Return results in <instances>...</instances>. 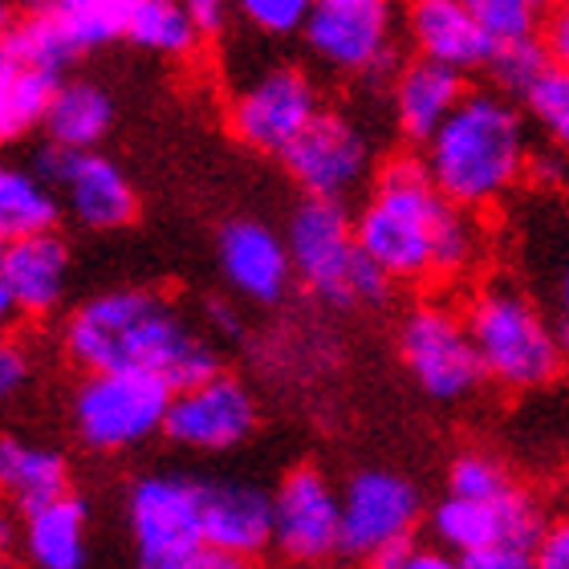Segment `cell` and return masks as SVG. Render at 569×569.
<instances>
[{"label": "cell", "instance_id": "obj_1", "mask_svg": "<svg viewBox=\"0 0 569 569\" xmlns=\"http://www.w3.org/2000/svg\"><path fill=\"white\" fill-rule=\"evenodd\" d=\"M358 244L395 277H460L480 257V228L468 208L436 188L423 159H391L355 216Z\"/></svg>", "mask_w": 569, "mask_h": 569}, {"label": "cell", "instance_id": "obj_2", "mask_svg": "<svg viewBox=\"0 0 569 569\" xmlns=\"http://www.w3.org/2000/svg\"><path fill=\"white\" fill-rule=\"evenodd\" d=\"M66 355L82 370H151L176 391L220 375V358L163 293L110 289L66 321Z\"/></svg>", "mask_w": 569, "mask_h": 569}, {"label": "cell", "instance_id": "obj_3", "mask_svg": "<svg viewBox=\"0 0 569 569\" xmlns=\"http://www.w3.org/2000/svg\"><path fill=\"white\" fill-rule=\"evenodd\" d=\"M423 163L451 203L480 212L509 196L529 167L525 114L505 90H468L427 139Z\"/></svg>", "mask_w": 569, "mask_h": 569}, {"label": "cell", "instance_id": "obj_4", "mask_svg": "<svg viewBox=\"0 0 569 569\" xmlns=\"http://www.w3.org/2000/svg\"><path fill=\"white\" fill-rule=\"evenodd\" d=\"M284 240H289L293 273L326 306H382L391 297L395 277L358 244L355 220L342 200L306 196V203H297Z\"/></svg>", "mask_w": 569, "mask_h": 569}, {"label": "cell", "instance_id": "obj_5", "mask_svg": "<svg viewBox=\"0 0 569 569\" xmlns=\"http://www.w3.org/2000/svg\"><path fill=\"white\" fill-rule=\"evenodd\" d=\"M468 330L485 375L505 391H541L566 370L558 326L505 281L476 293L468 306Z\"/></svg>", "mask_w": 569, "mask_h": 569}, {"label": "cell", "instance_id": "obj_6", "mask_svg": "<svg viewBox=\"0 0 569 569\" xmlns=\"http://www.w3.org/2000/svg\"><path fill=\"white\" fill-rule=\"evenodd\" d=\"M546 517L533 497L512 488L505 497L472 500L448 497L431 512V537L460 558L463 569H529L537 566V546L546 537Z\"/></svg>", "mask_w": 569, "mask_h": 569}, {"label": "cell", "instance_id": "obj_7", "mask_svg": "<svg viewBox=\"0 0 569 569\" xmlns=\"http://www.w3.org/2000/svg\"><path fill=\"white\" fill-rule=\"evenodd\" d=\"M176 387L151 370H86L73 391V427L90 451H127L167 427Z\"/></svg>", "mask_w": 569, "mask_h": 569}, {"label": "cell", "instance_id": "obj_8", "mask_svg": "<svg viewBox=\"0 0 569 569\" xmlns=\"http://www.w3.org/2000/svg\"><path fill=\"white\" fill-rule=\"evenodd\" d=\"M134 558L147 569H191L203 537V480L154 472L134 480L127 492Z\"/></svg>", "mask_w": 569, "mask_h": 569}, {"label": "cell", "instance_id": "obj_9", "mask_svg": "<svg viewBox=\"0 0 569 569\" xmlns=\"http://www.w3.org/2000/svg\"><path fill=\"white\" fill-rule=\"evenodd\" d=\"M399 355L419 391L436 403H460L488 379L468 318L443 306H416L399 326Z\"/></svg>", "mask_w": 569, "mask_h": 569}, {"label": "cell", "instance_id": "obj_10", "mask_svg": "<svg viewBox=\"0 0 569 569\" xmlns=\"http://www.w3.org/2000/svg\"><path fill=\"white\" fill-rule=\"evenodd\" d=\"M321 114L318 86L297 66H273L252 78L228 107V127L244 147L261 154H284L293 139Z\"/></svg>", "mask_w": 569, "mask_h": 569}, {"label": "cell", "instance_id": "obj_11", "mask_svg": "<svg viewBox=\"0 0 569 569\" xmlns=\"http://www.w3.org/2000/svg\"><path fill=\"white\" fill-rule=\"evenodd\" d=\"M281 159H284V167H289L293 183L306 191V196H318V200H346V196H355L370 179L375 151H370L367 131H362L355 119L333 114V110H321L318 119L297 134L293 147H289Z\"/></svg>", "mask_w": 569, "mask_h": 569}, {"label": "cell", "instance_id": "obj_12", "mask_svg": "<svg viewBox=\"0 0 569 569\" xmlns=\"http://www.w3.org/2000/svg\"><path fill=\"white\" fill-rule=\"evenodd\" d=\"M423 505L411 480L382 468L358 472L342 488V553L358 561H375L391 546L416 537Z\"/></svg>", "mask_w": 569, "mask_h": 569}, {"label": "cell", "instance_id": "obj_13", "mask_svg": "<svg viewBox=\"0 0 569 569\" xmlns=\"http://www.w3.org/2000/svg\"><path fill=\"white\" fill-rule=\"evenodd\" d=\"M273 549L318 566L342 553V492L318 468H293L273 492Z\"/></svg>", "mask_w": 569, "mask_h": 569}, {"label": "cell", "instance_id": "obj_14", "mask_svg": "<svg viewBox=\"0 0 569 569\" xmlns=\"http://www.w3.org/2000/svg\"><path fill=\"white\" fill-rule=\"evenodd\" d=\"M301 33L309 53L338 73H379L391 66L387 0H318Z\"/></svg>", "mask_w": 569, "mask_h": 569}, {"label": "cell", "instance_id": "obj_15", "mask_svg": "<svg viewBox=\"0 0 569 569\" xmlns=\"http://www.w3.org/2000/svg\"><path fill=\"white\" fill-rule=\"evenodd\" d=\"M252 427H257V399L249 395V387L228 375H212L196 387L176 391L163 436L191 451H228L244 443Z\"/></svg>", "mask_w": 569, "mask_h": 569}, {"label": "cell", "instance_id": "obj_16", "mask_svg": "<svg viewBox=\"0 0 569 569\" xmlns=\"http://www.w3.org/2000/svg\"><path fill=\"white\" fill-rule=\"evenodd\" d=\"M216 257H220L224 281L257 306H277L289 293V281L297 277L289 240H281L261 220H232L220 228Z\"/></svg>", "mask_w": 569, "mask_h": 569}, {"label": "cell", "instance_id": "obj_17", "mask_svg": "<svg viewBox=\"0 0 569 569\" xmlns=\"http://www.w3.org/2000/svg\"><path fill=\"white\" fill-rule=\"evenodd\" d=\"M203 537L240 561L261 558L273 546V497L240 480L203 485Z\"/></svg>", "mask_w": 569, "mask_h": 569}, {"label": "cell", "instance_id": "obj_18", "mask_svg": "<svg viewBox=\"0 0 569 569\" xmlns=\"http://www.w3.org/2000/svg\"><path fill=\"white\" fill-rule=\"evenodd\" d=\"M407 33L423 58H436L456 70H488L492 61V33L476 21L463 0H411L407 4Z\"/></svg>", "mask_w": 569, "mask_h": 569}, {"label": "cell", "instance_id": "obj_19", "mask_svg": "<svg viewBox=\"0 0 569 569\" xmlns=\"http://www.w3.org/2000/svg\"><path fill=\"white\" fill-rule=\"evenodd\" d=\"M0 273L9 281L21 313L41 318V313H53L61 306V297H66V284H70V249H66V240L53 228L21 240H4V249H0Z\"/></svg>", "mask_w": 569, "mask_h": 569}, {"label": "cell", "instance_id": "obj_20", "mask_svg": "<svg viewBox=\"0 0 569 569\" xmlns=\"http://www.w3.org/2000/svg\"><path fill=\"white\" fill-rule=\"evenodd\" d=\"M463 94H468L463 70L423 58V53L416 61H407L395 78V122H399L403 139L427 142L443 127L451 110L460 107Z\"/></svg>", "mask_w": 569, "mask_h": 569}, {"label": "cell", "instance_id": "obj_21", "mask_svg": "<svg viewBox=\"0 0 569 569\" xmlns=\"http://www.w3.org/2000/svg\"><path fill=\"white\" fill-rule=\"evenodd\" d=\"M61 191H66L70 216L90 232H114L139 216V196H134L127 171L98 151H82L70 183Z\"/></svg>", "mask_w": 569, "mask_h": 569}, {"label": "cell", "instance_id": "obj_22", "mask_svg": "<svg viewBox=\"0 0 569 569\" xmlns=\"http://www.w3.org/2000/svg\"><path fill=\"white\" fill-rule=\"evenodd\" d=\"M61 82V70L0 41V142H17L33 127H46L49 102Z\"/></svg>", "mask_w": 569, "mask_h": 569}, {"label": "cell", "instance_id": "obj_23", "mask_svg": "<svg viewBox=\"0 0 569 569\" xmlns=\"http://www.w3.org/2000/svg\"><path fill=\"white\" fill-rule=\"evenodd\" d=\"M66 492H70V463L61 451L0 436V500L9 509L24 517Z\"/></svg>", "mask_w": 569, "mask_h": 569}, {"label": "cell", "instance_id": "obj_24", "mask_svg": "<svg viewBox=\"0 0 569 569\" xmlns=\"http://www.w3.org/2000/svg\"><path fill=\"white\" fill-rule=\"evenodd\" d=\"M21 546L41 569L86 566V505L78 497H58L21 517Z\"/></svg>", "mask_w": 569, "mask_h": 569}, {"label": "cell", "instance_id": "obj_25", "mask_svg": "<svg viewBox=\"0 0 569 569\" xmlns=\"http://www.w3.org/2000/svg\"><path fill=\"white\" fill-rule=\"evenodd\" d=\"M114 127V102L102 86L94 82H61L46 114L49 139L78 147V151H94Z\"/></svg>", "mask_w": 569, "mask_h": 569}, {"label": "cell", "instance_id": "obj_26", "mask_svg": "<svg viewBox=\"0 0 569 569\" xmlns=\"http://www.w3.org/2000/svg\"><path fill=\"white\" fill-rule=\"evenodd\" d=\"M58 191L33 167L0 163V240H21L58 228Z\"/></svg>", "mask_w": 569, "mask_h": 569}, {"label": "cell", "instance_id": "obj_27", "mask_svg": "<svg viewBox=\"0 0 569 569\" xmlns=\"http://www.w3.org/2000/svg\"><path fill=\"white\" fill-rule=\"evenodd\" d=\"M122 37L159 58H191L203 33L183 0H134Z\"/></svg>", "mask_w": 569, "mask_h": 569}, {"label": "cell", "instance_id": "obj_28", "mask_svg": "<svg viewBox=\"0 0 569 569\" xmlns=\"http://www.w3.org/2000/svg\"><path fill=\"white\" fill-rule=\"evenodd\" d=\"M24 4L29 12L58 17L82 53L127 33V17L134 9V0H24Z\"/></svg>", "mask_w": 569, "mask_h": 569}, {"label": "cell", "instance_id": "obj_29", "mask_svg": "<svg viewBox=\"0 0 569 569\" xmlns=\"http://www.w3.org/2000/svg\"><path fill=\"white\" fill-rule=\"evenodd\" d=\"M525 114L541 127L553 147L569 151V70L566 66H549L525 94Z\"/></svg>", "mask_w": 569, "mask_h": 569}, {"label": "cell", "instance_id": "obj_30", "mask_svg": "<svg viewBox=\"0 0 569 569\" xmlns=\"http://www.w3.org/2000/svg\"><path fill=\"white\" fill-rule=\"evenodd\" d=\"M549 66H553V61H549L546 41H537V37H521V41H500V46L492 49L488 73H492L497 90L525 98L529 94V86H533Z\"/></svg>", "mask_w": 569, "mask_h": 569}, {"label": "cell", "instance_id": "obj_31", "mask_svg": "<svg viewBox=\"0 0 569 569\" xmlns=\"http://www.w3.org/2000/svg\"><path fill=\"white\" fill-rule=\"evenodd\" d=\"M476 12V21L485 24L492 41H521V37H537L541 21H546L549 0H463Z\"/></svg>", "mask_w": 569, "mask_h": 569}, {"label": "cell", "instance_id": "obj_32", "mask_svg": "<svg viewBox=\"0 0 569 569\" xmlns=\"http://www.w3.org/2000/svg\"><path fill=\"white\" fill-rule=\"evenodd\" d=\"M512 476L509 468L497 460V456H485V451H463L451 460L448 472V492L456 497H472V500H492L512 492Z\"/></svg>", "mask_w": 569, "mask_h": 569}, {"label": "cell", "instance_id": "obj_33", "mask_svg": "<svg viewBox=\"0 0 569 569\" xmlns=\"http://www.w3.org/2000/svg\"><path fill=\"white\" fill-rule=\"evenodd\" d=\"M240 9V17L249 24H257L261 33L269 37H289V33H301V24H306L309 9L318 4V0H232Z\"/></svg>", "mask_w": 569, "mask_h": 569}, {"label": "cell", "instance_id": "obj_34", "mask_svg": "<svg viewBox=\"0 0 569 569\" xmlns=\"http://www.w3.org/2000/svg\"><path fill=\"white\" fill-rule=\"evenodd\" d=\"M370 566H379V569H451L456 561H451V553L439 546V541L436 546H419L416 537H407V541L391 546L387 553H379Z\"/></svg>", "mask_w": 569, "mask_h": 569}, {"label": "cell", "instance_id": "obj_35", "mask_svg": "<svg viewBox=\"0 0 569 569\" xmlns=\"http://www.w3.org/2000/svg\"><path fill=\"white\" fill-rule=\"evenodd\" d=\"M78 159H82V151H78V147H66V142L49 139V142H41V147L33 151V171L46 179L53 191H61L66 183H70Z\"/></svg>", "mask_w": 569, "mask_h": 569}, {"label": "cell", "instance_id": "obj_36", "mask_svg": "<svg viewBox=\"0 0 569 569\" xmlns=\"http://www.w3.org/2000/svg\"><path fill=\"white\" fill-rule=\"evenodd\" d=\"M525 176L533 179L537 188H566L569 151H561V147H553V142H549L546 151H529V167H525Z\"/></svg>", "mask_w": 569, "mask_h": 569}, {"label": "cell", "instance_id": "obj_37", "mask_svg": "<svg viewBox=\"0 0 569 569\" xmlns=\"http://www.w3.org/2000/svg\"><path fill=\"white\" fill-rule=\"evenodd\" d=\"M24 379H29V358H24V350L17 342L0 338V403L21 391Z\"/></svg>", "mask_w": 569, "mask_h": 569}, {"label": "cell", "instance_id": "obj_38", "mask_svg": "<svg viewBox=\"0 0 569 569\" xmlns=\"http://www.w3.org/2000/svg\"><path fill=\"white\" fill-rule=\"evenodd\" d=\"M537 566L569 569V517L546 525V537H541V546H537Z\"/></svg>", "mask_w": 569, "mask_h": 569}, {"label": "cell", "instance_id": "obj_39", "mask_svg": "<svg viewBox=\"0 0 569 569\" xmlns=\"http://www.w3.org/2000/svg\"><path fill=\"white\" fill-rule=\"evenodd\" d=\"M541 41H546V49H549V61L569 70V0H561V9H553Z\"/></svg>", "mask_w": 569, "mask_h": 569}, {"label": "cell", "instance_id": "obj_40", "mask_svg": "<svg viewBox=\"0 0 569 569\" xmlns=\"http://www.w3.org/2000/svg\"><path fill=\"white\" fill-rule=\"evenodd\" d=\"M183 4L191 9V17H196L203 37L220 33V29L228 24V9H232V0H183Z\"/></svg>", "mask_w": 569, "mask_h": 569}, {"label": "cell", "instance_id": "obj_41", "mask_svg": "<svg viewBox=\"0 0 569 569\" xmlns=\"http://www.w3.org/2000/svg\"><path fill=\"white\" fill-rule=\"evenodd\" d=\"M203 318H208L212 333H220V338H240V333H244V321H240V313L228 306V301H208Z\"/></svg>", "mask_w": 569, "mask_h": 569}, {"label": "cell", "instance_id": "obj_42", "mask_svg": "<svg viewBox=\"0 0 569 569\" xmlns=\"http://www.w3.org/2000/svg\"><path fill=\"white\" fill-rule=\"evenodd\" d=\"M17 313H21V306H17L9 281H4V273H0V330H9L12 321H17Z\"/></svg>", "mask_w": 569, "mask_h": 569}, {"label": "cell", "instance_id": "obj_43", "mask_svg": "<svg viewBox=\"0 0 569 569\" xmlns=\"http://www.w3.org/2000/svg\"><path fill=\"white\" fill-rule=\"evenodd\" d=\"M17 537H21V529L12 521V512L0 509V558H9L12 549H17Z\"/></svg>", "mask_w": 569, "mask_h": 569}, {"label": "cell", "instance_id": "obj_44", "mask_svg": "<svg viewBox=\"0 0 569 569\" xmlns=\"http://www.w3.org/2000/svg\"><path fill=\"white\" fill-rule=\"evenodd\" d=\"M558 313H561V321H569V261H566V269H561V281H558Z\"/></svg>", "mask_w": 569, "mask_h": 569}, {"label": "cell", "instance_id": "obj_45", "mask_svg": "<svg viewBox=\"0 0 569 569\" xmlns=\"http://www.w3.org/2000/svg\"><path fill=\"white\" fill-rule=\"evenodd\" d=\"M12 29V12H9V4L0 0V41H4V33Z\"/></svg>", "mask_w": 569, "mask_h": 569}, {"label": "cell", "instance_id": "obj_46", "mask_svg": "<svg viewBox=\"0 0 569 569\" xmlns=\"http://www.w3.org/2000/svg\"><path fill=\"white\" fill-rule=\"evenodd\" d=\"M558 338H561V355H566V367H569V321H558Z\"/></svg>", "mask_w": 569, "mask_h": 569}, {"label": "cell", "instance_id": "obj_47", "mask_svg": "<svg viewBox=\"0 0 569 569\" xmlns=\"http://www.w3.org/2000/svg\"><path fill=\"white\" fill-rule=\"evenodd\" d=\"M0 249H4V240H0Z\"/></svg>", "mask_w": 569, "mask_h": 569}]
</instances>
